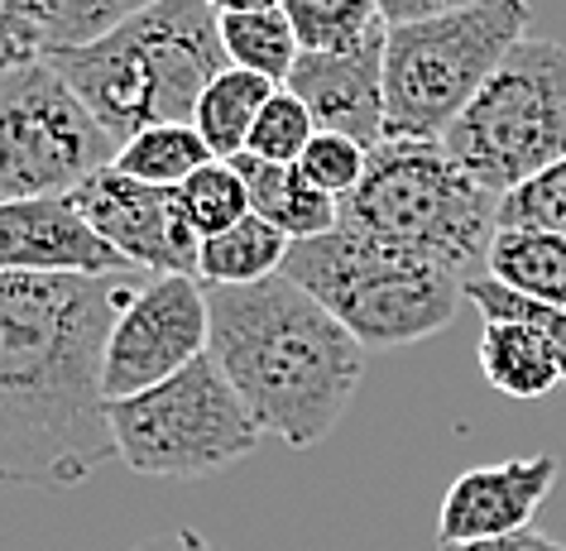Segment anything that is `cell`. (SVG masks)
Returning <instances> with one entry per match:
<instances>
[{"label": "cell", "instance_id": "obj_31", "mask_svg": "<svg viewBox=\"0 0 566 551\" xmlns=\"http://www.w3.org/2000/svg\"><path fill=\"white\" fill-rule=\"evenodd\" d=\"M130 551H226V547L202 537L197 528H164V532L145 537V542H135Z\"/></svg>", "mask_w": 566, "mask_h": 551}, {"label": "cell", "instance_id": "obj_19", "mask_svg": "<svg viewBox=\"0 0 566 551\" xmlns=\"http://www.w3.org/2000/svg\"><path fill=\"white\" fill-rule=\"evenodd\" d=\"M274 92H279L274 82L254 77V73H245V67H226V73L207 87V96L197 102L192 125L221 163H231V159L245 153L254 120H260V110Z\"/></svg>", "mask_w": 566, "mask_h": 551}, {"label": "cell", "instance_id": "obj_10", "mask_svg": "<svg viewBox=\"0 0 566 551\" xmlns=\"http://www.w3.org/2000/svg\"><path fill=\"white\" fill-rule=\"evenodd\" d=\"M202 356H211L207 284L192 274L145 278L106 336L102 399L111 407V403L135 399V393H149Z\"/></svg>", "mask_w": 566, "mask_h": 551}, {"label": "cell", "instance_id": "obj_7", "mask_svg": "<svg viewBox=\"0 0 566 551\" xmlns=\"http://www.w3.org/2000/svg\"><path fill=\"white\" fill-rule=\"evenodd\" d=\"M447 153L480 188L509 197L566 159V44L518 39L447 130Z\"/></svg>", "mask_w": 566, "mask_h": 551}, {"label": "cell", "instance_id": "obj_26", "mask_svg": "<svg viewBox=\"0 0 566 551\" xmlns=\"http://www.w3.org/2000/svg\"><path fill=\"white\" fill-rule=\"evenodd\" d=\"M465 303H475V312L485 321H518V327L543 336L562 364V384H566V307L518 298V293H509L504 284H494V278H475V284L465 288Z\"/></svg>", "mask_w": 566, "mask_h": 551}, {"label": "cell", "instance_id": "obj_14", "mask_svg": "<svg viewBox=\"0 0 566 551\" xmlns=\"http://www.w3.org/2000/svg\"><path fill=\"white\" fill-rule=\"evenodd\" d=\"M289 92L313 110L317 130L365 149L385 145V39L360 53H303Z\"/></svg>", "mask_w": 566, "mask_h": 551}, {"label": "cell", "instance_id": "obj_5", "mask_svg": "<svg viewBox=\"0 0 566 551\" xmlns=\"http://www.w3.org/2000/svg\"><path fill=\"white\" fill-rule=\"evenodd\" d=\"M283 274L313 293L365 350L428 341L451 327L465 298V278H457L451 268L379 245L346 225L317 240H298Z\"/></svg>", "mask_w": 566, "mask_h": 551}, {"label": "cell", "instance_id": "obj_6", "mask_svg": "<svg viewBox=\"0 0 566 551\" xmlns=\"http://www.w3.org/2000/svg\"><path fill=\"white\" fill-rule=\"evenodd\" d=\"M528 24L523 0H485L475 10L389 30L385 39V139L442 145L465 106L514 53Z\"/></svg>", "mask_w": 566, "mask_h": 551}, {"label": "cell", "instance_id": "obj_16", "mask_svg": "<svg viewBox=\"0 0 566 551\" xmlns=\"http://www.w3.org/2000/svg\"><path fill=\"white\" fill-rule=\"evenodd\" d=\"M289 250L293 240L269 225L264 216H250L235 221L231 231L202 240V254H197V278L207 288H250V284H264V278H279L283 264H289Z\"/></svg>", "mask_w": 566, "mask_h": 551}, {"label": "cell", "instance_id": "obj_11", "mask_svg": "<svg viewBox=\"0 0 566 551\" xmlns=\"http://www.w3.org/2000/svg\"><path fill=\"white\" fill-rule=\"evenodd\" d=\"M67 202H73L77 216L87 221L125 264L139 268V274H149V278L192 274L197 278L202 240L182 221L178 192L135 182L111 163L102 173H92L77 192H67Z\"/></svg>", "mask_w": 566, "mask_h": 551}, {"label": "cell", "instance_id": "obj_2", "mask_svg": "<svg viewBox=\"0 0 566 551\" xmlns=\"http://www.w3.org/2000/svg\"><path fill=\"white\" fill-rule=\"evenodd\" d=\"M211 360L264 436L307 451L346 417L365 379V346L289 274L207 288Z\"/></svg>", "mask_w": 566, "mask_h": 551}, {"label": "cell", "instance_id": "obj_27", "mask_svg": "<svg viewBox=\"0 0 566 551\" xmlns=\"http://www.w3.org/2000/svg\"><path fill=\"white\" fill-rule=\"evenodd\" d=\"M500 231L566 235V159L552 163L547 173L528 178L509 197H500Z\"/></svg>", "mask_w": 566, "mask_h": 551}, {"label": "cell", "instance_id": "obj_18", "mask_svg": "<svg viewBox=\"0 0 566 551\" xmlns=\"http://www.w3.org/2000/svg\"><path fill=\"white\" fill-rule=\"evenodd\" d=\"M485 278L518 298L566 307V235L547 231H500L485 259Z\"/></svg>", "mask_w": 566, "mask_h": 551}, {"label": "cell", "instance_id": "obj_21", "mask_svg": "<svg viewBox=\"0 0 566 551\" xmlns=\"http://www.w3.org/2000/svg\"><path fill=\"white\" fill-rule=\"evenodd\" d=\"M217 153L207 149L197 125H154V130H139L130 145L116 149V168L125 178L149 182V188H168V192H178Z\"/></svg>", "mask_w": 566, "mask_h": 551}, {"label": "cell", "instance_id": "obj_24", "mask_svg": "<svg viewBox=\"0 0 566 551\" xmlns=\"http://www.w3.org/2000/svg\"><path fill=\"white\" fill-rule=\"evenodd\" d=\"M178 211H182V221L192 225L197 240H211V235L231 231L235 221L250 216L245 178L235 173V163L211 159L202 173H192V178L178 188Z\"/></svg>", "mask_w": 566, "mask_h": 551}, {"label": "cell", "instance_id": "obj_23", "mask_svg": "<svg viewBox=\"0 0 566 551\" xmlns=\"http://www.w3.org/2000/svg\"><path fill=\"white\" fill-rule=\"evenodd\" d=\"M154 6H159V0H34L49 59L116 34L120 24H130L135 15H145Z\"/></svg>", "mask_w": 566, "mask_h": 551}, {"label": "cell", "instance_id": "obj_20", "mask_svg": "<svg viewBox=\"0 0 566 551\" xmlns=\"http://www.w3.org/2000/svg\"><path fill=\"white\" fill-rule=\"evenodd\" d=\"M303 53H360L389 39L375 0H283Z\"/></svg>", "mask_w": 566, "mask_h": 551}, {"label": "cell", "instance_id": "obj_30", "mask_svg": "<svg viewBox=\"0 0 566 551\" xmlns=\"http://www.w3.org/2000/svg\"><path fill=\"white\" fill-rule=\"evenodd\" d=\"M485 0H375L379 20L389 30H408V24H428V20H447V15H461V10H475Z\"/></svg>", "mask_w": 566, "mask_h": 551}, {"label": "cell", "instance_id": "obj_3", "mask_svg": "<svg viewBox=\"0 0 566 551\" xmlns=\"http://www.w3.org/2000/svg\"><path fill=\"white\" fill-rule=\"evenodd\" d=\"M49 63L116 149L154 125H192L197 102L231 67L211 0H159L116 34L53 53Z\"/></svg>", "mask_w": 566, "mask_h": 551}, {"label": "cell", "instance_id": "obj_28", "mask_svg": "<svg viewBox=\"0 0 566 551\" xmlns=\"http://www.w3.org/2000/svg\"><path fill=\"white\" fill-rule=\"evenodd\" d=\"M298 168L307 178L317 182L327 197H350L360 188V178H365V168H370V149L356 145V139H346V135H327V130H317V139L307 145V153L298 159Z\"/></svg>", "mask_w": 566, "mask_h": 551}, {"label": "cell", "instance_id": "obj_32", "mask_svg": "<svg viewBox=\"0 0 566 551\" xmlns=\"http://www.w3.org/2000/svg\"><path fill=\"white\" fill-rule=\"evenodd\" d=\"M442 551H566V547L528 528V532H509V537H490V542H465V547H442Z\"/></svg>", "mask_w": 566, "mask_h": 551}, {"label": "cell", "instance_id": "obj_15", "mask_svg": "<svg viewBox=\"0 0 566 551\" xmlns=\"http://www.w3.org/2000/svg\"><path fill=\"white\" fill-rule=\"evenodd\" d=\"M231 163L245 178L250 211L264 216L269 225H279L293 245L298 240H317L342 225V202L322 192L298 163H264V159H250V153H240Z\"/></svg>", "mask_w": 566, "mask_h": 551}, {"label": "cell", "instance_id": "obj_1", "mask_svg": "<svg viewBox=\"0 0 566 551\" xmlns=\"http://www.w3.org/2000/svg\"><path fill=\"white\" fill-rule=\"evenodd\" d=\"M149 274H0V485L77 489L116 460L102 356Z\"/></svg>", "mask_w": 566, "mask_h": 551}, {"label": "cell", "instance_id": "obj_4", "mask_svg": "<svg viewBox=\"0 0 566 551\" xmlns=\"http://www.w3.org/2000/svg\"><path fill=\"white\" fill-rule=\"evenodd\" d=\"M342 225L442 264L471 288L485 278L490 245L500 235V197L480 188L447 145L385 139L370 149L360 188L342 197Z\"/></svg>", "mask_w": 566, "mask_h": 551}, {"label": "cell", "instance_id": "obj_25", "mask_svg": "<svg viewBox=\"0 0 566 551\" xmlns=\"http://www.w3.org/2000/svg\"><path fill=\"white\" fill-rule=\"evenodd\" d=\"M313 139H317L313 110H307L289 87H279L264 102L260 120H254L245 153H250V159H264V163H298Z\"/></svg>", "mask_w": 566, "mask_h": 551}, {"label": "cell", "instance_id": "obj_13", "mask_svg": "<svg viewBox=\"0 0 566 551\" xmlns=\"http://www.w3.org/2000/svg\"><path fill=\"white\" fill-rule=\"evenodd\" d=\"M557 456H514L500 465L461 470L442 499V513H437V542L465 547L509 532H528L533 513L557 485Z\"/></svg>", "mask_w": 566, "mask_h": 551}, {"label": "cell", "instance_id": "obj_9", "mask_svg": "<svg viewBox=\"0 0 566 551\" xmlns=\"http://www.w3.org/2000/svg\"><path fill=\"white\" fill-rule=\"evenodd\" d=\"M116 163V139L49 59L0 73V206L67 197Z\"/></svg>", "mask_w": 566, "mask_h": 551}, {"label": "cell", "instance_id": "obj_17", "mask_svg": "<svg viewBox=\"0 0 566 551\" xmlns=\"http://www.w3.org/2000/svg\"><path fill=\"white\" fill-rule=\"evenodd\" d=\"M480 374L504 399L518 403H537L562 384V364L552 356V346L537 331L518 327V321H485V331H480Z\"/></svg>", "mask_w": 566, "mask_h": 551}, {"label": "cell", "instance_id": "obj_22", "mask_svg": "<svg viewBox=\"0 0 566 551\" xmlns=\"http://www.w3.org/2000/svg\"><path fill=\"white\" fill-rule=\"evenodd\" d=\"M221 44L231 67H245V73L274 82V87H289L293 67H298L303 49L298 34L283 10H254V15H221Z\"/></svg>", "mask_w": 566, "mask_h": 551}, {"label": "cell", "instance_id": "obj_29", "mask_svg": "<svg viewBox=\"0 0 566 551\" xmlns=\"http://www.w3.org/2000/svg\"><path fill=\"white\" fill-rule=\"evenodd\" d=\"M44 59L49 49H44L34 0H0V73H15V67H30Z\"/></svg>", "mask_w": 566, "mask_h": 551}, {"label": "cell", "instance_id": "obj_8", "mask_svg": "<svg viewBox=\"0 0 566 551\" xmlns=\"http://www.w3.org/2000/svg\"><path fill=\"white\" fill-rule=\"evenodd\" d=\"M116 460L154 479H202L245 460L264 442L260 422L240 403L221 364L202 356L168 384L111 403Z\"/></svg>", "mask_w": 566, "mask_h": 551}, {"label": "cell", "instance_id": "obj_12", "mask_svg": "<svg viewBox=\"0 0 566 551\" xmlns=\"http://www.w3.org/2000/svg\"><path fill=\"white\" fill-rule=\"evenodd\" d=\"M0 274L24 278H111L139 274L77 216L67 197L0 206Z\"/></svg>", "mask_w": 566, "mask_h": 551}]
</instances>
